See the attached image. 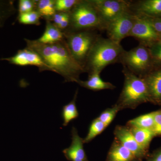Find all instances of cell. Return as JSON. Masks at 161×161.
I'll return each mask as SVG.
<instances>
[{"label":"cell","instance_id":"3957f363","mask_svg":"<svg viewBox=\"0 0 161 161\" xmlns=\"http://www.w3.org/2000/svg\"><path fill=\"white\" fill-rule=\"evenodd\" d=\"M124 86L116 104L119 109H135L140 105L150 103L147 84L142 77L132 74L126 68L122 70Z\"/></svg>","mask_w":161,"mask_h":161},{"label":"cell","instance_id":"277c9868","mask_svg":"<svg viewBox=\"0 0 161 161\" xmlns=\"http://www.w3.org/2000/svg\"><path fill=\"white\" fill-rule=\"evenodd\" d=\"M69 14V27L64 32L105 29L92 0H78Z\"/></svg>","mask_w":161,"mask_h":161},{"label":"cell","instance_id":"d4e9b609","mask_svg":"<svg viewBox=\"0 0 161 161\" xmlns=\"http://www.w3.org/2000/svg\"><path fill=\"white\" fill-rule=\"evenodd\" d=\"M15 8L11 1H0V28L6 20L14 13Z\"/></svg>","mask_w":161,"mask_h":161},{"label":"cell","instance_id":"9c48e42d","mask_svg":"<svg viewBox=\"0 0 161 161\" xmlns=\"http://www.w3.org/2000/svg\"><path fill=\"white\" fill-rule=\"evenodd\" d=\"M136 17L129 36L138 40L140 44L150 47L161 38L147 20L137 16Z\"/></svg>","mask_w":161,"mask_h":161},{"label":"cell","instance_id":"7a4b0ae2","mask_svg":"<svg viewBox=\"0 0 161 161\" xmlns=\"http://www.w3.org/2000/svg\"><path fill=\"white\" fill-rule=\"evenodd\" d=\"M125 51L120 44L99 36L87 58L84 67L85 73L88 75L93 73L100 74L107 66L119 63Z\"/></svg>","mask_w":161,"mask_h":161},{"label":"cell","instance_id":"ffe728a7","mask_svg":"<svg viewBox=\"0 0 161 161\" xmlns=\"http://www.w3.org/2000/svg\"><path fill=\"white\" fill-rule=\"evenodd\" d=\"M78 92V90L77 89L73 100L64 106L62 108L61 116L63 120L64 126H66L71 121L78 118L79 116V112L76 103Z\"/></svg>","mask_w":161,"mask_h":161},{"label":"cell","instance_id":"4fadbf2b","mask_svg":"<svg viewBox=\"0 0 161 161\" xmlns=\"http://www.w3.org/2000/svg\"><path fill=\"white\" fill-rule=\"evenodd\" d=\"M144 78L147 84L150 103L161 105V67L155 68L145 75Z\"/></svg>","mask_w":161,"mask_h":161},{"label":"cell","instance_id":"cb8c5ba5","mask_svg":"<svg viewBox=\"0 0 161 161\" xmlns=\"http://www.w3.org/2000/svg\"><path fill=\"white\" fill-rule=\"evenodd\" d=\"M42 19L38 12L34 10L26 13L19 14L18 21L20 24L24 25H33L39 26L40 24V19Z\"/></svg>","mask_w":161,"mask_h":161},{"label":"cell","instance_id":"52a82bcc","mask_svg":"<svg viewBox=\"0 0 161 161\" xmlns=\"http://www.w3.org/2000/svg\"><path fill=\"white\" fill-rule=\"evenodd\" d=\"M136 16L130 10L124 13L107 24L105 30L108 38L115 43L129 37L136 20Z\"/></svg>","mask_w":161,"mask_h":161},{"label":"cell","instance_id":"9a60e30c","mask_svg":"<svg viewBox=\"0 0 161 161\" xmlns=\"http://www.w3.org/2000/svg\"><path fill=\"white\" fill-rule=\"evenodd\" d=\"M100 74L93 73L89 75L88 80H82L79 79L76 81L82 87L93 91H99L104 90H113L115 87L113 84L104 81L100 78Z\"/></svg>","mask_w":161,"mask_h":161},{"label":"cell","instance_id":"ac0fdd59","mask_svg":"<svg viewBox=\"0 0 161 161\" xmlns=\"http://www.w3.org/2000/svg\"><path fill=\"white\" fill-rule=\"evenodd\" d=\"M128 128L130 129L132 135L139 145L145 150L149 151L150 143L153 139L155 137L152 130L136 128Z\"/></svg>","mask_w":161,"mask_h":161},{"label":"cell","instance_id":"5bb4252c","mask_svg":"<svg viewBox=\"0 0 161 161\" xmlns=\"http://www.w3.org/2000/svg\"><path fill=\"white\" fill-rule=\"evenodd\" d=\"M71 136L70 146L62 151L65 157L70 161H89L84 149L83 139L78 135V130L75 127L72 128Z\"/></svg>","mask_w":161,"mask_h":161},{"label":"cell","instance_id":"7c38bea8","mask_svg":"<svg viewBox=\"0 0 161 161\" xmlns=\"http://www.w3.org/2000/svg\"><path fill=\"white\" fill-rule=\"evenodd\" d=\"M130 10L136 15L140 17L161 18V0L131 1Z\"/></svg>","mask_w":161,"mask_h":161},{"label":"cell","instance_id":"2e32d148","mask_svg":"<svg viewBox=\"0 0 161 161\" xmlns=\"http://www.w3.org/2000/svg\"><path fill=\"white\" fill-rule=\"evenodd\" d=\"M135 158L132 153L114 139L108 152L106 161H132Z\"/></svg>","mask_w":161,"mask_h":161},{"label":"cell","instance_id":"d6a6232c","mask_svg":"<svg viewBox=\"0 0 161 161\" xmlns=\"http://www.w3.org/2000/svg\"><path fill=\"white\" fill-rule=\"evenodd\" d=\"M132 161H142V160L140 159L135 158L133 159Z\"/></svg>","mask_w":161,"mask_h":161},{"label":"cell","instance_id":"4316f807","mask_svg":"<svg viewBox=\"0 0 161 161\" xmlns=\"http://www.w3.org/2000/svg\"><path fill=\"white\" fill-rule=\"evenodd\" d=\"M154 67H161V39L148 47Z\"/></svg>","mask_w":161,"mask_h":161},{"label":"cell","instance_id":"603a6c76","mask_svg":"<svg viewBox=\"0 0 161 161\" xmlns=\"http://www.w3.org/2000/svg\"><path fill=\"white\" fill-rule=\"evenodd\" d=\"M50 21H51L61 31H65L68 29L69 26V12H56Z\"/></svg>","mask_w":161,"mask_h":161},{"label":"cell","instance_id":"8fae6325","mask_svg":"<svg viewBox=\"0 0 161 161\" xmlns=\"http://www.w3.org/2000/svg\"><path fill=\"white\" fill-rule=\"evenodd\" d=\"M114 134L115 139L132 153L136 158L142 160L147 158L149 154V151L145 150L139 145L127 126H116Z\"/></svg>","mask_w":161,"mask_h":161},{"label":"cell","instance_id":"484cf974","mask_svg":"<svg viewBox=\"0 0 161 161\" xmlns=\"http://www.w3.org/2000/svg\"><path fill=\"white\" fill-rule=\"evenodd\" d=\"M119 111L120 110L119 107L115 104L112 108H108L102 112L98 118L107 128L112 123Z\"/></svg>","mask_w":161,"mask_h":161},{"label":"cell","instance_id":"f1b7e54d","mask_svg":"<svg viewBox=\"0 0 161 161\" xmlns=\"http://www.w3.org/2000/svg\"><path fill=\"white\" fill-rule=\"evenodd\" d=\"M36 0H20L19 2V14L26 13L36 9Z\"/></svg>","mask_w":161,"mask_h":161},{"label":"cell","instance_id":"836d02e7","mask_svg":"<svg viewBox=\"0 0 161 161\" xmlns=\"http://www.w3.org/2000/svg\"><path fill=\"white\" fill-rule=\"evenodd\" d=\"M160 106L161 107V105H160Z\"/></svg>","mask_w":161,"mask_h":161},{"label":"cell","instance_id":"8992f818","mask_svg":"<svg viewBox=\"0 0 161 161\" xmlns=\"http://www.w3.org/2000/svg\"><path fill=\"white\" fill-rule=\"evenodd\" d=\"M119 63L140 77H143L155 68L149 48L140 44L130 51L125 50Z\"/></svg>","mask_w":161,"mask_h":161},{"label":"cell","instance_id":"7402d4cb","mask_svg":"<svg viewBox=\"0 0 161 161\" xmlns=\"http://www.w3.org/2000/svg\"><path fill=\"white\" fill-rule=\"evenodd\" d=\"M107 127L99 119L95 118L92 121L89 128L88 132L85 138L83 139L84 143H88L96 136L100 135L106 129Z\"/></svg>","mask_w":161,"mask_h":161},{"label":"cell","instance_id":"d6986e66","mask_svg":"<svg viewBox=\"0 0 161 161\" xmlns=\"http://www.w3.org/2000/svg\"><path fill=\"white\" fill-rule=\"evenodd\" d=\"M154 125V112L137 116L128 121L127 127L145 130H152Z\"/></svg>","mask_w":161,"mask_h":161},{"label":"cell","instance_id":"5b68a950","mask_svg":"<svg viewBox=\"0 0 161 161\" xmlns=\"http://www.w3.org/2000/svg\"><path fill=\"white\" fill-rule=\"evenodd\" d=\"M63 33L70 53L84 69L89 54L99 36L93 31Z\"/></svg>","mask_w":161,"mask_h":161},{"label":"cell","instance_id":"ba28073f","mask_svg":"<svg viewBox=\"0 0 161 161\" xmlns=\"http://www.w3.org/2000/svg\"><path fill=\"white\" fill-rule=\"evenodd\" d=\"M101 19L106 27L112 20L130 10L131 1L125 0H92Z\"/></svg>","mask_w":161,"mask_h":161},{"label":"cell","instance_id":"f546056e","mask_svg":"<svg viewBox=\"0 0 161 161\" xmlns=\"http://www.w3.org/2000/svg\"><path fill=\"white\" fill-rule=\"evenodd\" d=\"M152 131L154 136H161V109L154 112V125Z\"/></svg>","mask_w":161,"mask_h":161},{"label":"cell","instance_id":"4dcf8cb0","mask_svg":"<svg viewBox=\"0 0 161 161\" xmlns=\"http://www.w3.org/2000/svg\"><path fill=\"white\" fill-rule=\"evenodd\" d=\"M142 18V17H141ZM147 20L151 24L153 29L156 32L159 36L161 39V18L156 19H150V18H143Z\"/></svg>","mask_w":161,"mask_h":161},{"label":"cell","instance_id":"6da1fadb","mask_svg":"<svg viewBox=\"0 0 161 161\" xmlns=\"http://www.w3.org/2000/svg\"><path fill=\"white\" fill-rule=\"evenodd\" d=\"M26 47L40 55L53 72L59 74L65 82H76L84 69L70 53L65 39L52 44H43L36 40L24 39Z\"/></svg>","mask_w":161,"mask_h":161},{"label":"cell","instance_id":"1f68e13d","mask_svg":"<svg viewBox=\"0 0 161 161\" xmlns=\"http://www.w3.org/2000/svg\"><path fill=\"white\" fill-rule=\"evenodd\" d=\"M146 161H161V146L148 154Z\"/></svg>","mask_w":161,"mask_h":161},{"label":"cell","instance_id":"83f0119b","mask_svg":"<svg viewBox=\"0 0 161 161\" xmlns=\"http://www.w3.org/2000/svg\"><path fill=\"white\" fill-rule=\"evenodd\" d=\"M78 0H55V8L58 12H69Z\"/></svg>","mask_w":161,"mask_h":161},{"label":"cell","instance_id":"30bf717a","mask_svg":"<svg viewBox=\"0 0 161 161\" xmlns=\"http://www.w3.org/2000/svg\"><path fill=\"white\" fill-rule=\"evenodd\" d=\"M3 60H7L9 63L19 66H36L38 68L40 72L44 71L53 72L51 69L47 65L39 54L27 47L18 51L17 53L13 57L5 58Z\"/></svg>","mask_w":161,"mask_h":161},{"label":"cell","instance_id":"44dd1931","mask_svg":"<svg viewBox=\"0 0 161 161\" xmlns=\"http://www.w3.org/2000/svg\"><path fill=\"white\" fill-rule=\"evenodd\" d=\"M42 19L50 20L56 13L55 0H36V9Z\"/></svg>","mask_w":161,"mask_h":161},{"label":"cell","instance_id":"e0dca14e","mask_svg":"<svg viewBox=\"0 0 161 161\" xmlns=\"http://www.w3.org/2000/svg\"><path fill=\"white\" fill-rule=\"evenodd\" d=\"M64 38L63 32L51 21L47 20L45 29L43 34L36 40L39 43L43 44H52L61 41Z\"/></svg>","mask_w":161,"mask_h":161}]
</instances>
